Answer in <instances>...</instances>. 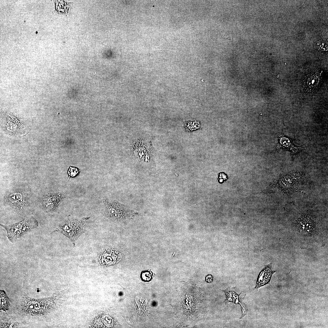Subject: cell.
<instances>
[{
  "mask_svg": "<svg viewBox=\"0 0 328 328\" xmlns=\"http://www.w3.org/2000/svg\"><path fill=\"white\" fill-rule=\"evenodd\" d=\"M292 226V231L297 236L305 239L316 237L322 231L317 218L310 213H303L298 215Z\"/></svg>",
  "mask_w": 328,
  "mask_h": 328,
  "instance_id": "6da1fadb",
  "label": "cell"
},
{
  "mask_svg": "<svg viewBox=\"0 0 328 328\" xmlns=\"http://www.w3.org/2000/svg\"><path fill=\"white\" fill-rule=\"evenodd\" d=\"M3 202L6 206L19 212L30 207L32 201L30 189L25 187H13L5 193Z\"/></svg>",
  "mask_w": 328,
  "mask_h": 328,
  "instance_id": "7a4b0ae2",
  "label": "cell"
},
{
  "mask_svg": "<svg viewBox=\"0 0 328 328\" xmlns=\"http://www.w3.org/2000/svg\"><path fill=\"white\" fill-rule=\"evenodd\" d=\"M306 179L304 173L292 171L280 175L275 185L281 193H288L295 191L305 184Z\"/></svg>",
  "mask_w": 328,
  "mask_h": 328,
  "instance_id": "3957f363",
  "label": "cell"
},
{
  "mask_svg": "<svg viewBox=\"0 0 328 328\" xmlns=\"http://www.w3.org/2000/svg\"><path fill=\"white\" fill-rule=\"evenodd\" d=\"M89 219L87 217L78 220L68 217L59 224L56 231L69 238L74 245L78 237L85 232V226Z\"/></svg>",
  "mask_w": 328,
  "mask_h": 328,
  "instance_id": "277c9868",
  "label": "cell"
},
{
  "mask_svg": "<svg viewBox=\"0 0 328 328\" xmlns=\"http://www.w3.org/2000/svg\"><path fill=\"white\" fill-rule=\"evenodd\" d=\"M38 225L37 221L32 216L25 218L21 222L10 225L0 224L6 231L7 237L12 243L28 231L36 228Z\"/></svg>",
  "mask_w": 328,
  "mask_h": 328,
  "instance_id": "5b68a950",
  "label": "cell"
},
{
  "mask_svg": "<svg viewBox=\"0 0 328 328\" xmlns=\"http://www.w3.org/2000/svg\"><path fill=\"white\" fill-rule=\"evenodd\" d=\"M322 73L317 70H311L305 73L302 78V85L306 93L313 94L318 91L322 82Z\"/></svg>",
  "mask_w": 328,
  "mask_h": 328,
  "instance_id": "8992f818",
  "label": "cell"
},
{
  "mask_svg": "<svg viewBox=\"0 0 328 328\" xmlns=\"http://www.w3.org/2000/svg\"><path fill=\"white\" fill-rule=\"evenodd\" d=\"M278 141L275 148L276 151H279L280 149L289 151L293 158L295 155L305 149L304 146H296L291 138L285 135L281 130L278 134Z\"/></svg>",
  "mask_w": 328,
  "mask_h": 328,
  "instance_id": "52a82bcc",
  "label": "cell"
},
{
  "mask_svg": "<svg viewBox=\"0 0 328 328\" xmlns=\"http://www.w3.org/2000/svg\"><path fill=\"white\" fill-rule=\"evenodd\" d=\"M66 197L65 194L60 191H53L45 195L43 198L42 203L46 210L53 211Z\"/></svg>",
  "mask_w": 328,
  "mask_h": 328,
  "instance_id": "ba28073f",
  "label": "cell"
},
{
  "mask_svg": "<svg viewBox=\"0 0 328 328\" xmlns=\"http://www.w3.org/2000/svg\"><path fill=\"white\" fill-rule=\"evenodd\" d=\"M235 288L228 287L224 290H222L225 295L226 299L225 302L227 303L229 302H232L235 304H239L240 305L242 313L240 319H241L243 317L247 314L248 309L246 306L243 302L245 299V294L243 298L240 297L241 292L239 294H237L234 292L233 290Z\"/></svg>",
  "mask_w": 328,
  "mask_h": 328,
  "instance_id": "9c48e42d",
  "label": "cell"
},
{
  "mask_svg": "<svg viewBox=\"0 0 328 328\" xmlns=\"http://www.w3.org/2000/svg\"><path fill=\"white\" fill-rule=\"evenodd\" d=\"M120 258L119 252L116 250L111 248H106L102 250L98 256L100 263L105 266L114 264Z\"/></svg>",
  "mask_w": 328,
  "mask_h": 328,
  "instance_id": "30bf717a",
  "label": "cell"
},
{
  "mask_svg": "<svg viewBox=\"0 0 328 328\" xmlns=\"http://www.w3.org/2000/svg\"><path fill=\"white\" fill-rule=\"evenodd\" d=\"M272 267V263L265 266L259 273L254 289L258 290L270 282L271 277L275 272Z\"/></svg>",
  "mask_w": 328,
  "mask_h": 328,
  "instance_id": "8fae6325",
  "label": "cell"
},
{
  "mask_svg": "<svg viewBox=\"0 0 328 328\" xmlns=\"http://www.w3.org/2000/svg\"><path fill=\"white\" fill-rule=\"evenodd\" d=\"M106 209L109 216L115 219H119L122 216V209L121 205L116 201L104 200Z\"/></svg>",
  "mask_w": 328,
  "mask_h": 328,
  "instance_id": "7c38bea8",
  "label": "cell"
},
{
  "mask_svg": "<svg viewBox=\"0 0 328 328\" xmlns=\"http://www.w3.org/2000/svg\"><path fill=\"white\" fill-rule=\"evenodd\" d=\"M26 310L32 314H38L43 312L45 309V304L41 301L30 300L25 305Z\"/></svg>",
  "mask_w": 328,
  "mask_h": 328,
  "instance_id": "4fadbf2b",
  "label": "cell"
},
{
  "mask_svg": "<svg viewBox=\"0 0 328 328\" xmlns=\"http://www.w3.org/2000/svg\"><path fill=\"white\" fill-rule=\"evenodd\" d=\"M0 305L1 309L5 310L8 307V299L5 293L2 291H0Z\"/></svg>",
  "mask_w": 328,
  "mask_h": 328,
  "instance_id": "5bb4252c",
  "label": "cell"
},
{
  "mask_svg": "<svg viewBox=\"0 0 328 328\" xmlns=\"http://www.w3.org/2000/svg\"><path fill=\"white\" fill-rule=\"evenodd\" d=\"M327 41L324 39H321L316 43V47L320 50L322 51H326L328 49Z\"/></svg>",
  "mask_w": 328,
  "mask_h": 328,
  "instance_id": "9a60e30c",
  "label": "cell"
},
{
  "mask_svg": "<svg viewBox=\"0 0 328 328\" xmlns=\"http://www.w3.org/2000/svg\"><path fill=\"white\" fill-rule=\"evenodd\" d=\"M79 171L77 168L70 167L68 171V174L69 175L68 179L70 176L74 177L75 176L79 173Z\"/></svg>",
  "mask_w": 328,
  "mask_h": 328,
  "instance_id": "2e32d148",
  "label": "cell"
},
{
  "mask_svg": "<svg viewBox=\"0 0 328 328\" xmlns=\"http://www.w3.org/2000/svg\"><path fill=\"white\" fill-rule=\"evenodd\" d=\"M207 277L208 278H209L208 279L207 278V282H211L212 281V277L211 276V275H208V276Z\"/></svg>",
  "mask_w": 328,
  "mask_h": 328,
  "instance_id": "e0dca14e",
  "label": "cell"
}]
</instances>
